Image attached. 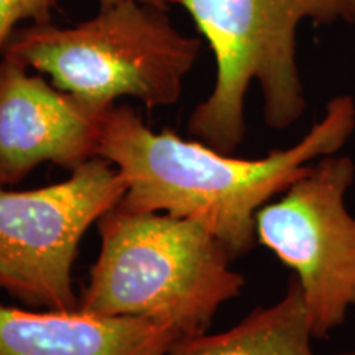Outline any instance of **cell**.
Listing matches in <instances>:
<instances>
[{
	"mask_svg": "<svg viewBox=\"0 0 355 355\" xmlns=\"http://www.w3.org/2000/svg\"><path fill=\"white\" fill-rule=\"evenodd\" d=\"M354 130L355 102L337 96L298 144L247 159L171 130L155 132L132 107L112 105L102 119L97 157L125 180L119 207L198 222L235 259L257 243V212L303 176L311 163L339 152Z\"/></svg>",
	"mask_w": 355,
	"mask_h": 355,
	"instance_id": "obj_1",
	"label": "cell"
},
{
	"mask_svg": "<svg viewBox=\"0 0 355 355\" xmlns=\"http://www.w3.org/2000/svg\"><path fill=\"white\" fill-rule=\"evenodd\" d=\"M99 235L83 313L148 319L183 340L209 331L245 285L224 243L194 220L115 206L101 217Z\"/></svg>",
	"mask_w": 355,
	"mask_h": 355,
	"instance_id": "obj_2",
	"label": "cell"
},
{
	"mask_svg": "<svg viewBox=\"0 0 355 355\" xmlns=\"http://www.w3.org/2000/svg\"><path fill=\"white\" fill-rule=\"evenodd\" d=\"M201 46L173 25L166 8L121 0L76 25L17 28L0 56L46 74L53 86L101 112L121 97L152 110L181 99Z\"/></svg>",
	"mask_w": 355,
	"mask_h": 355,
	"instance_id": "obj_3",
	"label": "cell"
},
{
	"mask_svg": "<svg viewBox=\"0 0 355 355\" xmlns=\"http://www.w3.org/2000/svg\"><path fill=\"white\" fill-rule=\"evenodd\" d=\"M216 60L212 92L189 115L193 139L234 155L245 137V97L257 81L266 125L285 130L306 110L296 64L301 20L355 24V0H178Z\"/></svg>",
	"mask_w": 355,
	"mask_h": 355,
	"instance_id": "obj_4",
	"label": "cell"
},
{
	"mask_svg": "<svg viewBox=\"0 0 355 355\" xmlns=\"http://www.w3.org/2000/svg\"><path fill=\"white\" fill-rule=\"evenodd\" d=\"M125 189L117 168L101 157L61 183L30 191L0 186V290L32 308L78 309L73 266L79 243Z\"/></svg>",
	"mask_w": 355,
	"mask_h": 355,
	"instance_id": "obj_5",
	"label": "cell"
},
{
	"mask_svg": "<svg viewBox=\"0 0 355 355\" xmlns=\"http://www.w3.org/2000/svg\"><path fill=\"white\" fill-rule=\"evenodd\" d=\"M354 180L352 158L326 155L255 217L257 242L295 273L314 339L355 306V217L345 206Z\"/></svg>",
	"mask_w": 355,
	"mask_h": 355,
	"instance_id": "obj_6",
	"label": "cell"
},
{
	"mask_svg": "<svg viewBox=\"0 0 355 355\" xmlns=\"http://www.w3.org/2000/svg\"><path fill=\"white\" fill-rule=\"evenodd\" d=\"M107 110L87 107L0 56V186L20 183L43 163L73 171L97 157Z\"/></svg>",
	"mask_w": 355,
	"mask_h": 355,
	"instance_id": "obj_7",
	"label": "cell"
},
{
	"mask_svg": "<svg viewBox=\"0 0 355 355\" xmlns=\"http://www.w3.org/2000/svg\"><path fill=\"white\" fill-rule=\"evenodd\" d=\"M180 340L148 319L0 304V355H171Z\"/></svg>",
	"mask_w": 355,
	"mask_h": 355,
	"instance_id": "obj_8",
	"label": "cell"
},
{
	"mask_svg": "<svg viewBox=\"0 0 355 355\" xmlns=\"http://www.w3.org/2000/svg\"><path fill=\"white\" fill-rule=\"evenodd\" d=\"M313 329L295 278L277 303L255 308L227 331L180 340L171 355H316Z\"/></svg>",
	"mask_w": 355,
	"mask_h": 355,
	"instance_id": "obj_9",
	"label": "cell"
},
{
	"mask_svg": "<svg viewBox=\"0 0 355 355\" xmlns=\"http://www.w3.org/2000/svg\"><path fill=\"white\" fill-rule=\"evenodd\" d=\"M58 0H0V53L20 21L48 24Z\"/></svg>",
	"mask_w": 355,
	"mask_h": 355,
	"instance_id": "obj_10",
	"label": "cell"
},
{
	"mask_svg": "<svg viewBox=\"0 0 355 355\" xmlns=\"http://www.w3.org/2000/svg\"><path fill=\"white\" fill-rule=\"evenodd\" d=\"M99 2H101V7H109V6H114V3L121 2V0H99ZM140 2L152 3V6L166 8L168 3H170V0H140Z\"/></svg>",
	"mask_w": 355,
	"mask_h": 355,
	"instance_id": "obj_11",
	"label": "cell"
},
{
	"mask_svg": "<svg viewBox=\"0 0 355 355\" xmlns=\"http://www.w3.org/2000/svg\"><path fill=\"white\" fill-rule=\"evenodd\" d=\"M339 355H355V352H347V354H339Z\"/></svg>",
	"mask_w": 355,
	"mask_h": 355,
	"instance_id": "obj_12",
	"label": "cell"
}]
</instances>
